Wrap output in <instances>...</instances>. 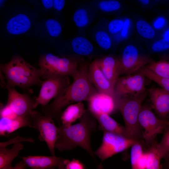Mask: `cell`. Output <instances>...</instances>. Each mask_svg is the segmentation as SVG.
<instances>
[{
  "label": "cell",
  "mask_w": 169,
  "mask_h": 169,
  "mask_svg": "<svg viewBox=\"0 0 169 169\" xmlns=\"http://www.w3.org/2000/svg\"><path fill=\"white\" fill-rule=\"evenodd\" d=\"M89 65H79L73 77L72 82L62 91L49 104L44 107V115L54 118L60 122L62 109L73 103L88 101L98 91L90 81L88 75Z\"/></svg>",
  "instance_id": "6da1fadb"
},
{
  "label": "cell",
  "mask_w": 169,
  "mask_h": 169,
  "mask_svg": "<svg viewBox=\"0 0 169 169\" xmlns=\"http://www.w3.org/2000/svg\"><path fill=\"white\" fill-rule=\"evenodd\" d=\"M79 119L78 123L73 125H59L55 148L62 151L72 150L80 146L95 159V155L91 146L90 136L96 129L97 120L87 110Z\"/></svg>",
  "instance_id": "7a4b0ae2"
},
{
  "label": "cell",
  "mask_w": 169,
  "mask_h": 169,
  "mask_svg": "<svg viewBox=\"0 0 169 169\" xmlns=\"http://www.w3.org/2000/svg\"><path fill=\"white\" fill-rule=\"evenodd\" d=\"M0 69L7 80L6 88L17 86L26 89L34 85H41V73L21 56L16 55L8 63L0 65Z\"/></svg>",
  "instance_id": "3957f363"
},
{
  "label": "cell",
  "mask_w": 169,
  "mask_h": 169,
  "mask_svg": "<svg viewBox=\"0 0 169 169\" xmlns=\"http://www.w3.org/2000/svg\"><path fill=\"white\" fill-rule=\"evenodd\" d=\"M146 95L145 92L137 96L122 97L118 104V110L123 117L128 137L140 141L143 138L139 117Z\"/></svg>",
  "instance_id": "277c9868"
},
{
  "label": "cell",
  "mask_w": 169,
  "mask_h": 169,
  "mask_svg": "<svg viewBox=\"0 0 169 169\" xmlns=\"http://www.w3.org/2000/svg\"><path fill=\"white\" fill-rule=\"evenodd\" d=\"M41 78L45 79L56 76H70L76 74L79 65L74 60L60 57L51 53L42 55L39 60Z\"/></svg>",
  "instance_id": "5b68a950"
},
{
  "label": "cell",
  "mask_w": 169,
  "mask_h": 169,
  "mask_svg": "<svg viewBox=\"0 0 169 169\" xmlns=\"http://www.w3.org/2000/svg\"><path fill=\"white\" fill-rule=\"evenodd\" d=\"M30 117V127L38 131L39 139L46 143L51 154L55 156V145L58 137L59 127L56 126L52 118L38 111L33 110Z\"/></svg>",
  "instance_id": "8992f818"
},
{
  "label": "cell",
  "mask_w": 169,
  "mask_h": 169,
  "mask_svg": "<svg viewBox=\"0 0 169 169\" xmlns=\"http://www.w3.org/2000/svg\"><path fill=\"white\" fill-rule=\"evenodd\" d=\"M139 121L141 130H143V138L146 145L149 146L155 142L156 136L169 125V120L157 118L150 108L147 105H142Z\"/></svg>",
  "instance_id": "52a82bcc"
},
{
  "label": "cell",
  "mask_w": 169,
  "mask_h": 169,
  "mask_svg": "<svg viewBox=\"0 0 169 169\" xmlns=\"http://www.w3.org/2000/svg\"><path fill=\"white\" fill-rule=\"evenodd\" d=\"M103 131L102 143L94 152L102 161L125 150L138 141L115 133Z\"/></svg>",
  "instance_id": "ba28073f"
},
{
  "label": "cell",
  "mask_w": 169,
  "mask_h": 169,
  "mask_svg": "<svg viewBox=\"0 0 169 169\" xmlns=\"http://www.w3.org/2000/svg\"><path fill=\"white\" fill-rule=\"evenodd\" d=\"M121 74H131L154 61L148 56L141 53L135 45L130 44L123 49L119 59Z\"/></svg>",
  "instance_id": "9c48e42d"
},
{
  "label": "cell",
  "mask_w": 169,
  "mask_h": 169,
  "mask_svg": "<svg viewBox=\"0 0 169 169\" xmlns=\"http://www.w3.org/2000/svg\"><path fill=\"white\" fill-rule=\"evenodd\" d=\"M70 84L69 76H56L43 81L38 96L35 100L33 109L38 105L44 107Z\"/></svg>",
  "instance_id": "30bf717a"
},
{
  "label": "cell",
  "mask_w": 169,
  "mask_h": 169,
  "mask_svg": "<svg viewBox=\"0 0 169 169\" xmlns=\"http://www.w3.org/2000/svg\"><path fill=\"white\" fill-rule=\"evenodd\" d=\"M145 77L138 72L119 77L114 87L116 96L120 98L137 96L144 93L146 92Z\"/></svg>",
  "instance_id": "8fae6325"
},
{
  "label": "cell",
  "mask_w": 169,
  "mask_h": 169,
  "mask_svg": "<svg viewBox=\"0 0 169 169\" xmlns=\"http://www.w3.org/2000/svg\"><path fill=\"white\" fill-rule=\"evenodd\" d=\"M119 99L108 94L97 92L87 101L89 111L94 116L101 114L110 115L118 110Z\"/></svg>",
  "instance_id": "7c38bea8"
},
{
  "label": "cell",
  "mask_w": 169,
  "mask_h": 169,
  "mask_svg": "<svg viewBox=\"0 0 169 169\" xmlns=\"http://www.w3.org/2000/svg\"><path fill=\"white\" fill-rule=\"evenodd\" d=\"M8 100L7 105L20 117L29 116L33 111L35 100L28 95L21 94L14 87H8Z\"/></svg>",
  "instance_id": "4fadbf2b"
},
{
  "label": "cell",
  "mask_w": 169,
  "mask_h": 169,
  "mask_svg": "<svg viewBox=\"0 0 169 169\" xmlns=\"http://www.w3.org/2000/svg\"><path fill=\"white\" fill-rule=\"evenodd\" d=\"M88 75L90 81L98 92L117 97L114 87L102 71L96 59L89 64Z\"/></svg>",
  "instance_id": "5bb4252c"
},
{
  "label": "cell",
  "mask_w": 169,
  "mask_h": 169,
  "mask_svg": "<svg viewBox=\"0 0 169 169\" xmlns=\"http://www.w3.org/2000/svg\"><path fill=\"white\" fill-rule=\"evenodd\" d=\"M27 166L33 169H45L57 167L65 169L64 158L51 156H28L20 157Z\"/></svg>",
  "instance_id": "9a60e30c"
},
{
  "label": "cell",
  "mask_w": 169,
  "mask_h": 169,
  "mask_svg": "<svg viewBox=\"0 0 169 169\" xmlns=\"http://www.w3.org/2000/svg\"><path fill=\"white\" fill-rule=\"evenodd\" d=\"M149 93L159 118L167 120L169 114V92L161 88L150 89Z\"/></svg>",
  "instance_id": "2e32d148"
},
{
  "label": "cell",
  "mask_w": 169,
  "mask_h": 169,
  "mask_svg": "<svg viewBox=\"0 0 169 169\" xmlns=\"http://www.w3.org/2000/svg\"><path fill=\"white\" fill-rule=\"evenodd\" d=\"M96 60L102 71L114 87L121 74L119 59L108 55Z\"/></svg>",
  "instance_id": "e0dca14e"
},
{
  "label": "cell",
  "mask_w": 169,
  "mask_h": 169,
  "mask_svg": "<svg viewBox=\"0 0 169 169\" xmlns=\"http://www.w3.org/2000/svg\"><path fill=\"white\" fill-rule=\"evenodd\" d=\"M30 115L25 117L18 116L13 118L0 117V136H6L24 126L30 127Z\"/></svg>",
  "instance_id": "ac0fdd59"
},
{
  "label": "cell",
  "mask_w": 169,
  "mask_h": 169,
  "mask_svg": "<svg viewBox=\"0 0 169 169\" xmlns=\"http://www.w3.org/2000/svg\"><path fill=\"white\" fill-rule=\"evenodd\" d=\"M95 10L88 3L78 6L73 16V21L77 27L83 29L88 26L92 21V14Z\"/></svg>",
  "instance_id": "d6986e66"
},
{
  "label": "cell",
  "mask_w": 169,
  "mask_h": 169,
  "mask_svg": "<svg viewBox=\"0 0 169 169\" xmlns=\"http://www.w3.org/2000/svg\"><path fill=\"white\" fill-rule=\"evenodd\" d=\"M31 21L26 14H18L12 17L7 23V31L14 35H18L27 32L31 26Z\"/></svg>",
  "instance_id": "ffe728a7"
},
{
  "label": "cell",
  "mask_w": 169,
  "mask_h": 169,
  "mask_svg": "<svg viewBox=\"0 0 169 169\" xmlns=\"http://www.w3.org/2000/svg\"><path fill=\"white\" fill-rule=\"evenodd\" d=\"M86 111L82 101L69 105L61 114L60 120L61 125L63 126L71 125L77 120L79 119Z\"/></svg>",
  "instance_id": "44dd1931"
},
{
  "label": "cell",
  "mask_w": 169,
  "mask_h": 169,
  "mask_svg": "<svg viewBox=\"0 0 169 169\" xmlns=\"http://www.w3.org/2000/svg\"><path fill=\"white\" fill-rule=\"evenodd\" d=\"M94 117L98 122L99 128L101 130L128 137L125 127L120 124L111 118L110 115L101 114Z\"/></svg>",
  "instance_id": "7402d4cb"
},
{
  "label": "cell",
  "mask_w": 169,
  "mask_h": 169,
  "mask_svg": "<svg viewBox=\"0 0 169 169\" xmlns=\"http://www.w3.org/2000/svg\"><path fill=\"white\" fill-rule=\"evenodd\" d=\"M23 148V145L19 142L15 144L10 149L0 148V169H18L17 165L13 167L12 163Z\"/></svg>",
  "instance_id": "603a6c76"
},
{
  "label": "cell",
  "mask_w": 169,
  "mask_h": 169,
  "mask_svg": "<svg viewBox=\"0 0 169 169\" xmlns=\"http://www.w3.org/2000/svg\"><path fill=\"white\" fill-rule=\"evenodd\" d=\"M71 46L74 53L81 56L89 55L94 50L92 44L87 38L82 36L74 38L71 41Z\"/></svg>",
  "instance_id": "cb8c5ba5"
},
{
  "label": "cell",
  "mask_w": 169,
  "mask_h": 169,
  "mask_svg": "<svg viewBox=\"0 0 169 169\" xmlns=\"http://www.w3.org/2000/svg\"><path fill=\"white\" fill-rule=\"evenodd\" d=\"M88 3L96 10L105 13L118 11L122 7L121 2L118 0H94Z\"/></svg>",
  "instance_id": "d4e9b609"
},
{
  "label": "cell",
  "mask_w": 169,
  "mask_h": 169,
  "mask_svg": "<svg viewBox=\"0 0 169 169\" xmlns=\"http://www.w3.org/2000/svg\"><path fill=\"white\" fill-rule=\"evenodd\" d=\"M155 141L150 146L147 151L146 169H158L161 168V160L162 159L156 146Z\"/></svg>",
  "instance_id": "484cf974"
},
{
  "label": "cell",
  "mask_w": 169,
  "mask_h": 169,
  "mask_svg": "<svg viewBox=\"0 0 169 169\" xmlns=\"http://www.w3.org/2000/svg\"><path fill=\"white\" fill-rule=\"evenodd\" d=\"M94 38L98 46L105 50L110 49L112 45V41L110 33L102 28L95 30Z\"/></svg>",
  "instance_id": "4316f807"
},
{
  "label": "cell",
  "mask_w": 169,
  "mask_h": 169,
  "mask_svg": "<svg viewBox=\"0 0 169 169\" xmlns=\"http://www.w3.org/2000/svg\"><path fill=\"white\" fill-rule=\"evenodd\" d=\"M146 66L156 75L160 77L169 78V61L162 60L155 62Z\"/></svg>",
  "instance_id": "83f0119b"
},
{
  "label": "cell",
  "mask_w": 169,
  "mask_h": 169,
  "mask_svg": "<svg viewBox=\"0 0 169 169\" xmlns=\"http://www.w3.org/2000/svg\"><path fill=\"white\" fill-rule=\"evenodd\" d=\"M137 72L156 83L169 92V78L161 77L156 75L146 66L142 68Z\"/></svg>",
  "instance_id": "f1b7e54d"
},
{
  "label": "cell",
  "mask_w": 169,
  "mask_h": 169,
  "mask_svg": "<svg viewBox=\"0 0 169 169\" xmlns=\"http://www.w3.org/2000/svg\"><path fill=\"white\" fill-rule=\"evenodd\" d=\"M136 26L138 33L143 38L151 39L155 37L156 33L153 28L146 21L139 20L137 21Z\"/></svg>",
  "instance_id": "f546056e"
},
{
  "label": "cell",
  "mask_w": 169,
  "mask_h": 169,
  "mask_svg": "<svg viewBox=\"0 0 169 169\" xmlns=\"http://www.w3.org/2000/svg\"><path fill=\"white\" fill-rule=\"evenodd\" d=\"M156 146L162 158L165 159L169 154V125L165 127L161 141Z\"/></svg>",
  "instance_id": "4dcf8cb0"
},
{
  "label": "cell",
  "mask_w": 169,
  "mask_h": 169,
  "mask_svg": "<svg viewBox=\"0 0 169 169\" xmlns=\"http://www.w3.org/2000/svg\"><path fill=\"white\" fill-rule=\"evenodd\" d=\"M131 161L132 169H137L138 162L144 151L141 141H138L131 146Z\"/></svg>",
  "instance_id": "1f68e13d"
},
{
  "label": "cell",
  "mask_w": 169,
  "mask_h": 169,
  "mask_svg": "<svg viewBox=\"0 0 169 169\" xmlns=\"http://www.w3.org/2000/svg\"><path fill=\"white\" fill-rule=\"evenodd\" d=\"M45 26L48 33L52 37H58L62 32V27L61 24L54 19H47L45 22Z\"/></svg>",
  "instance_id": "d6a6232c"
},
{
  "label": "cell",
  "mask_w": 169,
  "mask_h": 169,
  "mask_svg": "<svg viewBox=\"0 0 169 169\" xmlns=\"http://www.w3.org/2000/svg\"><path fill=\"white\" fill-rule=\"evenodd\" d=\"M124 20L116 18L112 20L108 24L107 31L112 35H116L120 32L124 24Z\"/></svg>",
  "instance_id": "836d02e7"
},
{
  "label": "cell",
  "mask_w": 169,
  "mask_h": 169,
  "mask_svg": "<svg viewBox=\"0 0 169 169\" xmlns=\"http://www.w3.org/2000/svg\"><path fill=\"white\" fill-rule=\"evenodd\" d=\"M152 51L155 53H160L169 49V40L162 38L154 42L151 46Z\"/></svg>",
  "instance_id": "e575fe53"
},
{
  "label": "cell",
  "mask_w": 169,
  "mask_h": 169,
  "mask_svg": "<svg viewBox=\"0 0 169 169\" xmlns=\"http://www.w3.org/2000/svg\"><path fill=\"white\" fill-rule=\"evenodd\" d=\"M65 169H84L85 165L79 161L73 159L70 160L65 159L64 160Z\"/></svg>",
  "instance_id": "d590c367"
},
{
  "label": "cell",
  "mask_w": 169,
  "mask_h": 169,
  "mask_svg": "<svg viewBox=\"0 0 169 169\" xmlns=\"http://www.w3.org/2000/svg\"><path fill=\"white\" fill-rule=\"evenodd\" d=\"M23 141L34 142V141L32 138H23L18 136L16 137L11 139L8 141L3 142H0V148H5L7 146L10 144L14 143L15 144Z\"/></svg>",
  "instance_id": "8d00e7d4"
},
{
  "label": "cell",
  "mask_w": 169,
  "mask_h": 169,
  "mask_svg": "<svg viewBox=\"0 0 169 169\" xmlns=\"http://www.w3.org/2000/svg\"><path fill=\"white\" fill-rule=\"evenodd\" d=\"M131 22L128 18L124 20V24L122 29L120 32V36L122 39H125L128 36Z\"/></svg>",
  "instance_id": "74e56055"
},
{
  "label": "cell",
  "mask_w": 169,
  "mask_h": 169,
  "mask_svg": "<svg viewBox=\"0 0 169 169\" xmlns=\"http://www.w3.org/2000/svg\"><path fill=\"white\" fill-rule=\"evenodd\" d=\"M18 116L6 105L0 110V117L13 118Z\"/></svg>",
  "instance_id": "f35d334b"
},
{
  "label": "cell",
  "mask_w": 169,
  "mask_h": 169,
  "mask_svg": "<svg viewBox=\"0 0 169 169\" xmlns=\"http://www.w3.org/2000/svg\"><path fill=\"white\" fill-rule=\"evenodd\" d=\"M166 18L162 16L158 17L155 19L153 23V27L156 29H160L166 25Z\"/></svg>",
  "instance_id": "ab89813d"
},
{
  "label": "cell",
  "mask_w": 169,
  "mask_h": 169,
  "mask_svg": "<svg viewBox=\"0 0 169 169\" xmlns=\"http://www.w3.org/2000/svg\"><path fill=\"white\" fill-rule=\"evenodd\" d=\"M44 8L47 9L53 8V0H40Z\"/></svg>",
  "instance_id": "60d3db41"
},
{
  "label": "cell",
  "mask_w": 169,
  "mask_h": 169,
  "mask_svg": "<svg viewBox=\"0 0 169 169\" xmlns=\"http://www.w3.org/2000/svg\"><path fill=\"white\" fill-rule=\"evenodd\" d=\"M163 38L169 40V28L164 32Z\"/></svg>",
  "instance_id": "b9f144b4"
},
{
  "label": "cell",
  "mask_w": 169,
  "mask_h": 169,
  "mask_svg": "<svg viewBox=\"0 0 169 169\" xmlns=\"http://www.w3.org/2000/svg\"><path fill=\"white\" fill-rule=\"evenodd\" d=\"M141 3L144 5H147L150 3V0H138Z\"/></svg>",
  "instance_id": "7bdbcfd3"
},
{
  "label": "cell",
  "mask_w": 169,
  "mask_h": 169,
  "mask_svg": "<svg viewBox=\"0 0 169 169\" xmlns=\"http://www.w3.org/2000/svg\"><path fill=\"white\" fill-rule=\"evenodd\" d=\"M166 162L165 164V167L169 169V154L166 158Z\"/></svg>",
  "instance_id": "ee69618b"
},
{
  "label": "cell",
  "mask_w": 169,
  "mask_h": 169,
  "mask_svg": "<svg viewBox=\"0 0 169 169\" xmlns=\"http://www.w3.org/2000/svg\"><path fill=\"white\" fill-rule=\"evenodd\" d=\"M30 1L31 2H33L34 3L37 2V0H28Z\"/></svg>",
  "instance_id": "f6af8a7d"
},
{
  "label": "cell",
  "mask_w": 169,
  "mask_h": 169,
  "mask_svg": "<svg viewBox=\"0 0 169 169\" xmlns=\"http://www.w3.org/2000/svg\"><path fill=\"white\" fill-rule=\"evenodd\" d=\"M155 0V1H159V0Z\"/></svg>",
  "instance_id": "bcb514c9"
},
{
  "label": "cell",
  "mask_w": 169,
  "mask_h": 169,
  "mask_svg": "<svg viewBox=\"0 0 169 169\" xmlns=\"http://www.w3.org/2000/svg\"><path fill=\"white\" fill-rule=\"evenodd\" d=\"M169 117V114L168 115V116H167V117Z\"/></svg>",
  "instance_id": "7dc6e473"
}]
</instances>
